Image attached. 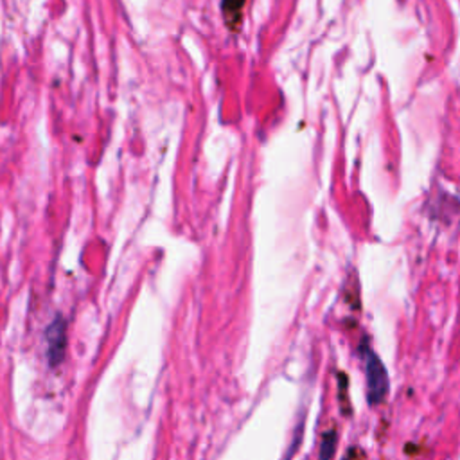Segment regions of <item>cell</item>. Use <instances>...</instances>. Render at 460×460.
<instances>
[{
    "mask_svg": "<svg viewBox=\"0 0 460 460\" xmlns=\"http://www.w3.org/2000/svg\"><path fill=\"white\" fill-rule=\"evenodd\" d=\"M367 385L370 403L379 404L388 392V374L381 360L372 352L367 354Z\"/></svg>",
    "mask_w": 460,
    "mask_h": 460,
    "instance_id": "6da1fadb",
    "label": "cell"
},
{
    "mask_svg": "<svg viewBox=\"0 0 460 460\" xmlns=\"http://www.w3.org/2000/svg\"><path fill=\"white\" fill-rule=\"evenodd\" d=\"M336 431L334 430H329L325 431L324 438H322V446H320V460H331L333 455H334V449H336Z\"/></svg>",
    "mask_w": 460,
    "mask_h": 460,
    "instance_id": "7a4b0ae2",
    "label": "cell"
}]
</instances>
